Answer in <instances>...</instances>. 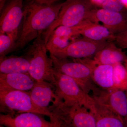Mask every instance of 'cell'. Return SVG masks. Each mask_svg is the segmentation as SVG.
<instances>
[{
    "label": "cell",
    "instance_id": "cell-27",
    "mask_svg": "<svg viewBox=\"0 0 127 127\" xmlns=\"http://www.w3.org/2000/svg\"><path fill=\"white\" fill-rule=\"evenodd\" d=\"M121 1L124 7H126L127 9V0H121Z\"/></svg>",
    "mask_w": 127,
    "mask_h": 127
},
{
    "label": "cell",
    "instance_id": "cell-8",
    "mask_svg": "<svg viewBox=\"0 0 127 127\" xmlns=\"http://www.w3.org/2000/svg\"><path fill=\"white\" fill-rule=\"evenodd\" d=\"M108 42L96 41L84 37L73 40L65 48L53 55L59 58H86L96 55L106 45Z\"/></svg>",
    "mask_w": 127,
    "mask_h": 127
},
{
    "label": "cell",
    "instance_id": "cell-26",
    "mask_svg": "<svg viewBox=\"0 0 127 127\" xmlns=\"http://www.w3.org/2000/svg\"><path fill=\"white\" fill-rule=\"evenodd\" d=\"M8 0H0V12L2 10Z\"/></svg>",
    "mask_w": 127,
    "mask_h": 127
},
{
    "label": "cell",
    "instance_id": "cell-2",
    "mask_svg": "<svg viewBox=\"0 0 127 127\" xmlns=\"http://www.w3.org/2000/svg\"><path fill=\"white\" fill-rule=\"evenodd\" d=\"M48 109L50 122L57 127H96L94 113L78 103L64 102L56 96Z\"/></svg>",
    "mask_w": 127,
    "mask_h": 127
},
{
    "label": "cell",
    "instance_id": "cell-31",
    "mask_svg": "<svg viewBox=\"0 0 127 127\" xmlns=\"http://www.w3.org/2000/svg\"><path fill=\"white\" fill-rule=\"evenodd\" d=\"M53 127H57L56 126H55V125H53Z\"/></svg>",
    "mask_w": 127,
    "mask_h": 127
},
{
    "label": "cell",
    "instance_id": "cell-12",
    "mask_svg": "<svg viewBox=\"0 0 127 127\" xmlns=\"http://www.w3.org/2000/svg\"><path fill=\"white\" fill-rule=\"evenodd\" d=\"M41 114L31 112L17 114H0V124L7 127H53Z\"/></svg>",
    "mask_w": 127,
    "mask_h": 127
},
{
    "label": "cell",
    "instance_id": "cell-22",
    "mask_svg": "<svg viewBox=\"0 0 127 127\" xmlns=\"http://www.w3.org/2000/svg\"><path fill=\"white\" fill-rule=\"evenodd\" d=\"M101 7L108 10L120 12L124 6L121 0H106Z\"/></svg>",
    "mask_w": 127,
    "mask_h": 127
},
{
    "label": "cell",
    "instance_id": "cell-25",
    "mask_svg": "<svg viewBox=\"0 0 127 127\" xmlns=\"http://www.w3.org/2000/svg\"><path fill=\"white\" fill-rule=\"evenodd\" d=\"M90 0L92 4L102 7L103 4L106 0Z\"/></svg>",
    "mask_w": 127,
    "mask_h": 127
},
{
    "label": "cell",
    "instance_id": "cell-6",
    "mask_svg": "<svg viewBox=\"0 0 127 127\" xmlns=\"http://www.w3.org/2000/svg\"><path fill=\"white\" fill-rule=\"evenodd\" d=\"M0 109L3 114H15L31 112L47 116L52 114L49 109L40 108L32 100L28 92L0 91Z\"/></svg>",
    "mask_w": 127,
    "mask_h": 127
},
{
    "label": "cell",
    "instance_id": "cell-29",
    "mask_svg": "<svg viewBox=\"0 0 127 127\" xmlns=\"http://www.w3.org/2000/svg\"><path fill=\"white\" fill-rule=\"evenodd\" d=\"M126 94H127V91L126 92ZM125 126H126V127H127V122H126V123H125Z\"/></svg>",
    "mask_w": 127,
    "mask_h": 127
},
{
    "label": "cell",
    "instance_id": "cell-19",
    "mask_svg": "<svg viewBox=\"0 0 127 127\" xmlns=\"http://www.w3.org/2000/svg\"><path fill=\"white\" fill-rule=\"evenodd\" d=\"M81 35L87 39L98 42H113L116 38V34L107 28L94 23L85 28Z\"/></svg>",
    "mask_w": 127,
    "mask_h": 127
},
{
    "label": "cell",
    "instance_id": "cell-20",
    "mask_svg": "<svg viewBox=\"0 0 127 127\" xmlns=\"http://www.w3.org/2000/svg\"><path fill=\"white\" fill-rule=\"evenodd\" d=\"M18 31L7 33H0V59L12 50L15 49L18 39Z\"/></svg>",
    "mask_w": 127,
    "mask_h": 127
},
{
    "label": "cell",
    "instance_id": "cell-5",
    "mask_svg": "<svg viewBox=\"0 0 127 127\" xmlns=\"http://www.w3.org/2000/svg\"><path fill=\"white\" fill-rule=\"evenodd\" d=\"M92 5L90 0H66L64 2L56 19L43 33L46 44L51 33L58 27L75 26L86 20L93 10Z\"/></svg>",
    "mask_w": 127,
    "mask_h": 127
},
{
    "label": "cell",
    "instance_id": "cell-10",
    "mask_svg": "<svg viewBox=\"0 0 127 127\" xmlns=\"http://www.w3.org/2000/svg\"><path fill=\"white\" fill-rule=\"evenodd\" d=\"M24 0H8L0 11V33L18 31L23 18Z\"/></svg>",
    "mask_w": 127,
    "mask_h": 127
},
{
    "label": "cell",
    "instance_id": "cell-14",
    "mask_svg": "<svg viewBox=\"0 0 127 127\" xmlns=\"http://www.w3.org/2000/svg\"><path fill=\"white\" fill-rule=\"evenodd\" d=\"M36 81L29 73H0V91L29 92Z\"/></svg>",
    "mask_w": 127,
    "mask_h": 127
},
{
    "label": "cell",
    "instance_id": "cell-23",
    "mask_svg": "<svg viewBox=\"0 0 127 127\" xmlns=\"http://www.w3.org/2000/svg\"><path fill=\"white\" fill-rule=\"evenodd\" d=\"M114 41L121 49L127 48V30L116 34Z\"/></svg>",
    "mask_w": 127,
    "mask_h": 127
},
{
    "label": "cell",
    "instance_id": "cell-28",
    "mask_svg": "<svg viewBox=\"0 0 127 127\" xmlns=\"http://www.w3.org/2000/svg\"><path fill=\"white\" fill-rule=\"evenodd\" d=\"M124 62H125V66L127 71V59L124 61Z\"/></svg>",
    "mask_w": 127,
    "mask_h": 127
},
{
    "label": "cell",
    "instance_id": "cell-11",
    "mask_svg": "<svg viewBox=\"0 0 127 127\" xmlns=\"http://www.w3.org/2000/svg\"><path fill=\"white\" fill-rule=\"evenodd\" d=\"M86 20L94 23L101 22L103 26L115 34L127 30V21L120 12L103 8L93 9L88 14Z\"/></svg>",
    "mask_w": 127,
    "mask_h": 127
},
{
    "label": "cell",
    "instance_id": "cell-3",
    "mask_svg": "<svg viewBox=\"0 0 127 127\" xmlns=\"http://www.w3.org/2000/svg\"><path fill=\"white\" fill-rule=\"evenodd\" d=\"M56 80L54 86L57 97L64 102L78 103L94 114L96 103L94 98L84 92L75 80L53 68Z\"/></svg>",
    "mask_w": 127,
    "mask_h": 127
},
{
    "label": "cell",
    "instance_id": "cell-7",
    "mask_svg": "<svg viewBox=\"0 0 127 127\" xmlns=\"http://www.w3.org/2000/svg\"><path fill=\"white\" fill-rule=\"evenodd\" d=\"M50 57L54 69L74 79L86 93L95 88L92 83L91 69L86 65L75 59L70 62L66 58H58L51 53Z\"/></svg>",
    "mask_w": 127,
    "mask_h": 127
},
{
    "label": "cell",
    "instance_id": "cell-24",
    "mask_svg": "<svg viewBox=\"0 0 127 127\" xmlns=\"http://www.w3.org/2000/svg\"><path fill=\"white\" fill-rule=\"evenodd\" d=\"M27 1H33L40 4L47 5H52L55 4L58 0H26Z\"/></svg>",
    "mask_w": 127,
    "mask_h": 127
},
{
    "label": "cell",
    "instance_id": "cell-30",
    "mask_svg": "<svg viewBox=\"0 0 127 127\" xmlns=\"http://www.w3.org/2000/svg\"><path fill=\"white\" fill-rule=\"evenodd\" d=\"M0 127H5V126H4V125H0Z\"/></svg>",
    "mask_w": 127,
    "mask_h": 127
},
{
    "label": "cell",
    "instance_id": "cell-21",
    "mask_svg": "<svg viewBox=\"0 0 127 127\" xmlns=\"http://www.w3.org/2000/svg\"><path fill=\"white\" fill-rule=\"evenodd\" d=\"M113 66V88L127 91V71L122 63L117 64Z\"/></svg>",
    "mask_w": 127,
    "mask_h": 127
},
{
    "label": "cell",
    "instance_id": "cell-17",
    "mask_svg": "<svg viewBox=\"0 0 127 127\" xmlns=\"http://www.w3.org/2000/svg\"><path fill=\"white\" fill-rule=\"evenodd\" d=\"M108 42L103 49L95 55L93 59L98 63L113 66L127 59L125 54L112 42Z\"/></svg>",
    "mask_w": 127,
    "mask_h": 127
},
{
    "label": "cell",
    "instance_id": "cell-15",
    "mask_svg": "<svg viewBox=\"0 0 127 127\" xmlns=\"http://www.w3.org/2000/svg\"><path fill=\"white\" fill-rule=\"evenodd\" d=\"M55 86L50 82H36L34 86L29 92L31 98L37 106L42 109H48L51 102L56 97Z\"/></svg>",
    "mask_w": 127,
    "mask_h": 127
},
{
    "label": "cell",
    "instance_id": "cell-9",
    "mask_svg": "<svg viewBox=\"0 0 127 127\" xmlns=\"http://www.w3.org/2000/svg\"><path fill=\"white\" fill-rule=\"evenodd\" d=\"M102 91L94 88L93 97L118 115L125 125L127 120V97L125 91L113 88Z\"/></svg>",
    "mask_w": 127,
    "mask_h": 127
},
{
    "label": "cell",
    "instance_id": "cell-13",
    "mask_svg": "<svg viewBox=\"0 0 127 127\" xmlns=\"http://www.w3.org/2000/svg\"><path fill=\"white\" fill-rule=\"evenodd\" d=\"M86 65L91 69L92 80L98 86L106 89L113 88V66L98 63L94 59H76Z\"/></svg>",
    "mask_w": 127,
    "mask_h": 127
},
{
    "label": "cell",
    "instance_id": "cell-16",
    "mask_svg": "<svg viewBox=\"0 0 127 127\" xmlns=\"http://www.w3.org/2000/svg\"><path fill=\"white\" fill-rule=\"evenodd\" d=\"M95 101L96 110L94 115L96 127H126L119 116L107 107Z\"/></svg>",
    "mask_w": 127,
    "mask_h": 127
},
{
    "label": "cell",
    "instance_id": "cell-4",
    "mask_svg": "<svg viewBox=\"0 0 127 127\" xmlns=\"http://www.w3.org/2000/svg\"><path fill=\"white\" fill-rule=\"evenodd\" d=\"M45 42L42 35L35 39L28 51L31 56L28 73L36 82L47 81L54 85L52 60L47 54Z\"/></svg>",
    "mask_w": 127,
    "mask_h": 127
},
{
    "label": "cell",
    "instance_id": "cell-18",
    "mask_svg": "<svg viewBox=\"0 0 127 127\" xmlns=\"http://www.w3.org/2000/svg\"><path fill=\"white\" fill-rule=\"evenodd\" d=\"M29 59L22 57H11L0 59V72L3 74L28 73Z\"/></svg>",
    "mask_w": 127,
    "mask_h": 127
},
{
    "label": "cell",
    "instance_id": "cell-1",
    "mask_svg": "<svg viewBox=\"0 0 127 127\" xmlns=\"http://www.w3.org/2000/svg\"><path fill=\"white\" fill-rule=\"evenodd\" d=\"M63 3L47 5L26 0L23 26L15 49L23 48L41 35L56 19Z\"/></svg>",
    "mask_w": 127,
    "mask_h": 127
}]
</instances>
